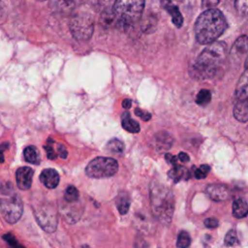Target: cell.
Segmentation results:
<instances>
[{"label":"cell","mask_w":248,"mask_h":248,"mask_svg":"<svg viewBox=\"0 0 248 248\" xmlns=\"http://www.w3.org/2000/svg\"><path fill=\"white\" fill-rule=\"evenodd\" d=\"M227 55L228 47L224 42L215 41L207 45L189 67V75L199 80L214 78L221 73Z\"/></svg>","instance_id":"1"},{"label":"cell","mask_w":248,"mask_h":248,"mask_svg":"<svg viewBox=\"0 0 248 248\" xmlns=\"http://www.w3.org/2000/svg\"><path fill=\"white\" fill-rule=\"evenodd\" d=\"M228 22L223 13L218 9L203 11L195 22V36L201 45L215 42L227 29Z\"/></svg>","instance_id":"2"},{"label":"cell","mask_w":248,"mask_h":248,"mask_svg":"<svg viewBox=\"0 0 248 248\" xmlns=\"http://www.w3.org/2000/svg\"><path fill=\"white\" fill-rule=\"evenodd\" d=\"M149 194L153 215L161 223L170 224L174 209V199L170 189L160 182H152Z\"/></svg>","instance_id":"3"},{"label":"cell","mask_w":248,"mask_h":248,"mask_svg":"<svg viewBox=\"0 0 248 248\" xmlns=\"http://www.w3.org/2000/svg\"><path fill=\"white\" fill-rule=\"evenodd\" d=\"M3 197L0 198V212L9 224H16L23 213V203L20 197L14 192L11 182L0 186Z\"/></svg>","instance_id":"4"},{"label":"cell","mask_w":248,"mask_h":248,"mask_svg":"<svg viewBox=\"0 0 248 248\" xmlns=\"http://www.w3.org/2000/svg\"><path fill=\"white\" fill-rule=\"evenodd\" d=\"M145 0H115L112 11L118 25L124 29L133 27L140 18Z\"/></svg>","instance_id":"5"},{"label":"cell","mask_w":248,"mask_h":248,"mask_svg":"<svg viewBox=\"0 0 248 248\" xmlns=\"http://www.w3.org/2000/svg\"><path fill=\"white\" fill-rule=\"evenodd\" d=\"M69 26L75 40L85 42L92 37L94 31V18L89 13L79 12L71 17Z\"/></svg>","instance_id":"6"},{"label":"cell","mask_w":248,"mask_h":248,"mask_svg":"<svg viewBox=\"0 0 248 248\" xmlns=\"http://www.w3.org/2000/svg\"><path fill=\"white\" fill-rule=\"evenodd\" d=\"M118 170V163L109 157H96L85 168V173L91 178H107L114 175Z\"/></svg>","instance_id":"7"},{"label":"cell","mask_w":248,"mask_h":248,"mask_svg":"<svg viewBox=\"0 0 248 248\" xmlns=\"http://www.w3.org/2000/svg\"><path fill=\"white\" fill-rule=\"evenodd\" d=\"M34 217L38 225L46 232H53L57 229V211L49 202L40 203L33 209Z\"/></svg>","instance_id":"8"},{"label":"cell","mask_w":248,"mask_h":248,"mask_svg":"<svg viewBox=\"0 0 248 248\" xmlns=\"http://www.w3.org/2000/svg\"><path fill=\"white\" fill-rule=\"evenodd\" d=\"M34 170L29 167H20L16 171V185L20 190H28L32 185Z\"/></svg>","instance_id":"9"},{"label":"cell","mask_w":248,"mask_h":248,"mask_svg":"<svg viewBox=\"0 0 248 248\" xmlns=\"http://www.w3.org/2000/svg\"><path fill=\"white\" fill-rule=\"evenodd\" d=\"M40 181L48 189H54L60 181L59 173L54 169H45L40 174Z\"/></svg>","instance_id":"10"},{"label":"cell","mask_w":248,"mask_h":248,"mask_svg":"<svg viewBox=\"0 0 248 248\" xmlns=\"http://www.w3.org/2000/svg\"><path fill=\"white\" fill-rule=\"evenodd\" d=\"M173 143V138L171 135L166 131H161L154 136L153 144L155 148L159 151H165L171 147Z\"/></svg>","instance_id":"11"},{"label":"cell","mask_w":248,"mask_h":248,"mask_svg":"<svg viewBox=\"0 0 248 248\" xmlns=\"http://www.w3.org/2000/svg\"><path fill=\"white\" fill-rule=\"evenodd\" d=\"M205 192L207 196L215 202L224 201L229 197L228 188L221 184H210L206 187Z\"/></svg>","instance_id":"12"},{"label":"cell","mask_w":248,"mask_h":248,"mask_svg":"<svg viewBox=\"0 0 248 248\" xmlns=\"http://www.w3.org/2000/svg\"><path fill=\"white\" fill-rule=\"evenodd\" d=\"M248 51V36L241 35L233 43L231 48V55L232 57H240Z\"/></svg>","instance_id":"13"},{"label":"cell","mask_w":248,"mask_h":248,"mask_svg":"<svg viewBox=\"0 0 248 248\" xmlns=\"http://www.w3.org/2000/svg\"><path fill=\"white\" fill-rule=\"evenodd\" d=\"M235 96L238 101L248 99V69L243 72L236 83Z\"/></svg>","instance_id":"14"},{"label":"cell","mask_w":248,"mask_h":248,"mask_svg":"<svg viewBox=\"0 0 248 248\" xmlns=\"http://www.w3.org/2000/svg\"><path fill=\"white\" fill-rule=\"evenodd\" d=\"M162 6L164 7V9H166L169 14L171 16V20L172 23L176 26V27H181L182 23H183V16L181 15V13L179 12V9L176 6H173L170 0H162Z\"/></svg>","instance_id":"15"},{"label":"cell","mask_w":248,"mask_h":248,"mask_svg":"<svg viewBox=\"0 0 248 248\" xmlns=\"http://www.w3.org/2000/svg\"><path fill=\"white\" fill-rule=\"evenodd\" d=\"M233 116L240 122L248 121V99L238 101L233 108Z\"/></svg>","instance_id":"16"},{"label":"cell","mask_w":248,"mask_h":248,"mask_svg":"<svg viewBox=\"0 0 248 248\" xmlns=\"http://www.w3.org/2000/svg\"><path fill=\"white\" fill-rule=\"evenodd\" d=\"M168 175L170 178H171L174 182H178L180 180H187L190 177V173L189 170L182 167V166H174L173 168H171L169 172Z\"/></svg>","instance_id":"17"},{"label":"cell","mask_w":248,"mask_h":248,"mask_svg":"<svg viewBox=\"0 0 248 248\" xmlns=\"http://www.w3.org/2000/svg\"><path fill=\"white\" fill-rule=\"evenodd\" d=\"M121 123H122V127L128 131L129 133H139L140 132V124L135 121L129 112L125 111L122 115H121Z\"/></svg>","instance_id":"18"},{"label":"cell","mask_w":248,"mask_h":248,"mask_svg":"<svg viewBox=\"0 0 248 248\" xmlns=\"http://www.w3.org/2000/svg\"><path fill=\"white\" fill-rule=\"evenodd\" d=\"M232 215L235 218H244L248 215V203L243 199H237L232 202Z\"/></svg>","instance_id":"19"},{"label":"cell","mask_w":248,"mask_h":248,"mask_svg":"<svg viewBox=\"0 0 248 248\" xmlns=\"http://www.w3.org/2000/svg\"><path fill=\"white\" fill-rule=\"evenodd\" d=\"M23 156L26 162L34 164V165H38L40 163V157H39V153L38 150L35 146L30 145L24 148L23 150Z\"/></svg>","instance_id":"20"},{"label":"cell","mask_w":248,"mask_h":248,"mask_svg":"<svg viewBox=\"0 0 248 248\" xmlns=\"http://www.w3.org/2000/svg\"><path fill=\"white\" fill-rule=\"evenodd\" d=\"M51 6L58 12H68L74 9L71 0H50Z\"/></svg>","instance_id":"21"},{"label":"cell","mask_w":248,"mask_h":248,"mask_svg":"<svg viewBox=\"0 0 248 248\" xmlns=\"http://www.w3.org/2000/svg\"><path fill=\"white\" fill-rule=\"evenodd\" d=\"M107 149L112 153H121L124 150V143L118 139H111L107 143Z\"/></svg>","instance_id":"22"},{"label":"cell","mask_w":248,"mask_h":248,"mask_svg":"<svg viewBox=\"0 0 248 248\" xmlns=\"http://www.w3.org/2000/svg\"><path fill=\"white\" fill-rule=\"evenodd\" d=\"M78 199V191L74 185H69L64 193V200L67 202H75Z\"/></svg>","instance_id":"23"},{"label":"cell","mask_w":248,"mask_h":248,"mask_svg":"<svg viewBox=\"0 0 248 248\" xmlns=\"http://www.w3.org/2000/svg\"><path fill=\"white\" fill-rule=\"evenodd\" d=\"M211 101V92L207 89H202L196 96V103L200 106H205Z\"/></svg>","instance_id":"24"},{"label":"cell","mask_w":248,"mask_h":248,"mask_svg":"<svg viewBox=\"0 0 248 248\" xmlns=\"http://www.w3.org/2000/svg\"><path fill=\"white\" fill-rule=\"evenodd\" d=\"M116 206H117V209L120 214H122V215L126 214L130 207V202H129L128 198L126 196L119 195V197L116 200Z\"/></svg>","instance_id":"25"},{"label":"cell","mask_w":248,"mask_h":248,"mask_svg":"<svg viewBox=\"0 0 248 248\" xmlns=\"http://www.w3.org/2000/svg\"><path fill=\"white\" fill-rule=\"evenodd\" d=\"M191 244V237L185 231H181L177 236L176 246L177 248H188Z\"/></svg>","instance_id":"26"},{"label":"cell","mask_w":248,"mask_h":248,"mask_svg":"<svg viewBox=\"0 0 248 248\" xmlns=\"http://www.w3.org/2000/svg\"><path fill=\"white\" fill-rule=\"evenodd\" d=\"M114 2L115 0H92V4L94 5V7L101 12L111 9Z\"/></svg>","instance_id":"27"},{"label":"cell","mask_w":248,"mask_h":248,"mask_svg":"<svg viewBox=\"0 0 248 248\" xmlns=\"http://www.w3.org/2000/svg\"><path fill=\"white\" fill-rule=\"evenodd\" d=\"M234 8L239 15H248V0H234Z\"/></svg>","instance_id":"28"},{"label":"cell","mask_w":248,"mask_h":248,"mask_svg":"<svg viewBox=\"0 0 248 248\" xmlns=\"http://www.w3.org/2000/svg\"><path fill=\"white\" fill-rule=\"evenodd\" d=\"M238 242V238H237V234L236 232L234 230H231L227 232L226 236H225V240L224 243L226 246H233Z\"/></svg>","instance_id":"29"},{"label":"cell","mask_w":248,"mask_h":248,"mask_svg":"<svg viewBox=\"0 0 248 248\" xmlns=\"http://www.w3.org/2000/svg\"><path fill=\"white\" fill-rule=\"evenodd\" d=\"M209 170H210V167L208 165H202L201 167L196 169V170L194 172L195 177L197 179H203L206 177Z\"/></svg>","instance_id":"30"},{"label":"cell","mask_w":248,"mask_h":248,"mask_svg":"<svg viewBox=\"0 0 248 248\" xmlns=\"http://www.w3.org/2000/svg\"><path fill=\"white\" fill-rule=\"evenodd\" d=\"M3 238L4 240L10 245L11 248H25L23 245H21L17 240L16 238L11 234V233H6L3 235Z\"/></svg>","instance_id":"31"},{"label":"cell","mask_w":248,"mask_h":248,"mask_svg":"<svg viewBox=\"0 0 248 248\" xmlns=\"http://www.w3.org/2000/svg\"><path fill=\"white\" fill-rule=\"evenodd\" d=\"M53 143H54V141L51 139H48L47 141H46V144L45 145V150L46 152L47 158L51 159V160L56 158V153H55L54 148H53Z\"/></svg>","instance_id":"32"},{"label":"cell","mask_w":248,"mask_h":248,"mask_svg":"<svg viewBox=\"0 0 248 248\" xmlns=\"http://www.w3.org/2000/svg\"><path fill=\"white\" fill-rule=\"evenodd\" d=\"M157 24V19L155 17H148L145 20V23L143 25V31L144 32H152Z\"/></svg>","instance_id":"33"},{"label":"cell","mask_w":248,"mask_h":248,"mask_svg":"<svg viewBox=\"0 0 248 248\" xmlns=\"http://www.w3.org/2000/svg\"><path fill=\"white\" fill-rule=\"evenodd\" d=\"M220 0H202V9L203 11L214 9L215 6L218 5Z\"/></svg>","instance_id":"34"},{"label":"cell","mask_w":248,"mask_h":248,"mask_svg":"<svg viewBox=\"0 0 248 248\" xmlns=\"http://www.w3.org/2000/svg\"><path fill=\"white\" fill-rule=\"evenodd\" d=\"M135 113H136L137 116H139L140 119H142L144 121H148L151 118V114L148 111L143 110V109L139 108L135 109Z\"/></svg>","instance_id":"35"},{"label":"cell","mask_w":248,"mask_h":248,"mask_svg":"<svg viewBox=\"0 0 248 248\" xmlns=\"http://www.w3.org/2000/svg\"><path fill=\"white\" fill-rule=\"evenodd\" d=\"M203 223H204V226H205L206 228H208V229L216 228V227H218V224H219L218 220H217L216 218H213V217H211V218H206Z\"/></svg>","instance_id":"36"},{"label":"cell","mask_w":248,"mask_h":248,"mask_svg":"<svg viewBox=\"0 0 248 248\" xmlns=\"http://www.w3.org/2000/svg\"><path fill=\"white\" fill-rule=\"evenodd\" d=\"M57 152H58V155H59L61 158H63V159L67 158L68 152H67V150H66V148H65V146H64L63 144H58Z\"/></svg>","instance_id":"37"},{"label":"cell","mask_w":248,"mask_h":248,"mask_svg":"<svg viewBox=\"0 0 248 248\" xmlns=\"http://www.w3.org/2000/svg\"><path fill=\"white\" fill-rule=\"evenodd\" d=\"M165 158H166V160H167L170 164L173 165V167H174V166H177V158L174 157L173 155H171V154H166Z\"/></svg>","instance_id":"38"},{"label":"cell","mask_w":248,"mask_h":248,"mask_svg":"<svg viewBox=\"0 0 248 248\" xmlns=\"http://www.w3.org/2000/svg\"><path fill=\"white\" fill-rule=\"evenodd\" d=\"M178 160H180L181 162H183V163H186V162H188L189 160H190V157H189V155L187 154V153H185V152H180L179 154H178Z\"/></svg>","instance_id":"39"},{"label":"cell","mask_w":248,"mask_h":248,"mask_svg":"<svg viewBox=\"0 0 248 248\" xmlns=\"http://www.w3.org/2000/svg\"><path fill=\"white\" fill-rule=\"evenodd\" d=\"M131 100H128V99H125L124 101H123V103H122V106H123V108H129L130 107H131Z\"/></svg>","instance_id":"40"},{"label":"cell","mask_w":248,"mask_h":248,"mask_svg":"<svg viewBox=\"0 0 248 248\" xmlns=\"http://www.w3.org/2000/svg\"><path fill=\"white\" fill-rule=\"evenodd\" d=\"M72 1V4H73V6H74V8L75 7H77V6H78V5H81V4H83L86 0H71Z\"/></svg>","instance_id":"41"},{"label":"cell","mask_w":248,"mask_h":248,"mask_svg":"<svg viewBox=\"0 0 248 248\" xmlns=\"http://www.w3.org/2000/svg\"><path fill=\"white\" fill-rule=\"evenodd\" d=\"M5 16V11L3 8L0 7V19H3Z\"/></svg>","instance_id":"42"},{"label":"cell","mask_w":248,"mask_h":248,"mask_svg":"<svg viewBox=\"0 0 248 248\" xmlns=\"http://www.w3.org/2000/svg\"><path fill=\"white\" fill-rule=\"evenodd\" d=\"M4 162V154H3V150L0 149V163Z\"/></svg>","instance_id":"43"},{"label":"cell","mask_w":248,"mask_h":248,"mask_svg":"<svg viewBox=\"0 0 248 248\" xmlns=\"http://www.w3.org/2000/svg\"><path fill=\"white\" fill-rule=\"evenodd\" d=\"M244 67H245V70L248 69V56H247V58H246V60L244 62Z\"/></svg>","instance_id":"44"},{"label":"cell","mask_w":248,"mask_h":248,"mask_svg":"<svg viewBox=\"0 0 248 248\" xmlns=\"http://www.w3.org/2000/svg\"><path fill=\"white\" fill-rule=\"evenodd\" d=\"M82 248H90L88 245H82Z\"/></svg>","instance_id":"45"},{"label":"cell","mask_w":248,"mask_h":248,"mask_svg":"<svg viewBox=\"0 0 248 248\" xmlns=\"http://www.w3.org/2000/svg\"><path fill=\"white\" fill-rule=\"evenodd\" d=\"M176 1H177V2H182L183 0H176Z\"/></svg>","instance_id":"46"},{"label":"cell","mask_w":248,"mask_h":248,"mask_svg":"<svg viewBox=\"0 0 248 248\" xmlns=\"http://www.w3.org/2000/svg\"><path fill=\"white\" fill-rule=\"evenodd\" d=\"M38 1H46V0H38Z\"/></svg>","instance_id":"47"},{"label":"cell","mask_w":248,"mask_h":248,"mask_svg":"<svg viewBox=\"0 0 248 248\" xmlns=\"http://www.w3.org/2000/svg\"><path fill=\"white\" fill-rule=\"evenodd\" d=\"M0 1H1V0H0Z\"/></svg>","instance_id":"48"}]
</instances>
